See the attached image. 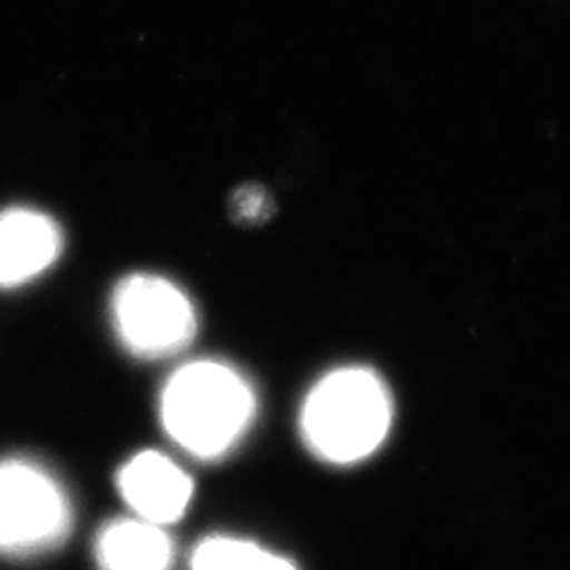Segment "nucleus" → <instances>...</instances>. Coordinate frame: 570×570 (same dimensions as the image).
I'll use <instances>...</instances> for the list:
<instances>
[{"label": "nucleus", "instance_id": "nucleus-1", "mask_svg": "<svg viewBox=\"0 0 570 570\" xmlns=\"http://www.w3.org/2000/svg\"><path fill=\"white\" fill-rule=\"evenodd\" d=\"M257 414V397L240 371L224 362L198 360L178 366L159 395L167 435L198 459L228 454Z\"/></svg>", "mask_w": 570, "mask_h": 570}, {"label": "nucleus", "instance_id": "nucleus-2", "mask_svg": "<svg viewBox=\"0 0 570 570\" xmlns=\"http://www.w3.org/2000/svg\"><path fill=\"white\" fill-rule=\"evenodd\" d=\"M392 423V400L379 373L345 366L326 373L305 397L299 433L326 463L347 466L376 452Z\"/></svg>", "mask_w": 570, "mask_h": 570}, {"label": "nucleus", "instance_id": "nucleus-3", "mask_svg": "<svg viewBox=\"0 0 570 570\" xmlns=\"http://www.w3.org/2000/svg\"><path fill=\"white\" fill-rule=\"evenodd\" d=\"M112 321L119 343L138 360H167L198 333V314L176 283L155 274H131L117 283Z\"/></svg>", "mask_w": 570, "mask_h": 570}, {"label": "nucleus", "instance_id": "nucleus-4", "mask_svg": "<svg viewBox=\"0 0 570 570\" xmlns=\"http://www.w3.org/2000/svg\"><path fill=\"white\" fill-rule=\"evenodd\" d=\"M71 528L65 490L39 463L0 461V551L36 554L60 544Z\"/></svg>", "mask_w": 570, "mask_h": 570}, {"label": "nucleus", "instance_id": "nucleus-5", "mask_svg": "<svg viewBox=\"0 0 570 570\" xmlns=\"http://www.w3.org/2000/svg\"><path fill=\"white\" fill-rule=\"evenodd\" d=\"M121 499L142 521L171 525L186 513L193 499V480L163 452H140L117 473Z\"/></svg>", "mask_w": 570, "mask_h": 570}, {"label": "nucleus", "instance_id": "nucleus-6", "mask_svg": "<svg viewBox=\"0 0 570 570\" xmlns=\"http://www.w3.org/2000/svg\"><path fill=\"white\" fill-rule=\"evenodd\" d=\"M62 253V230L48 214L29 207L0 212V288L39 278Z\"/></svg>", "mask_w": 570, "mask_h": 570}, {"label": "nucleus", "instance_id": "nucleus-7", "mask_svg": "<svg viewBox=\"0 0 570 570\" xmlns=\"http://www.w3.org/2000/svg\"><path fill=\"white\" fill-rule=\"evenodd\" d=\"M96 561L100 570H171L174 542L163 525L117 519L100 530Z\"/></svg>", "mask_w": 570, "mask_h": 570}, {"label": "nucleus", "instance_id": "nucleus-8", "mask_svg": "<svg viewBox=\"0 0 570 570\" xmlns=\"http://www.w3.org/2000/svg\"><path fill=\"white\" fill-rule=\"evenodd\" d=\"M190 570H297L288 559L240 538L203 540L193 551Z\"/></svg>", "mask_w": 570, "mask_h": 570}, {"label": "nucleus", "instance_id": "nucleus-9", "mask_svg": "<svg viewBox=\"0 0 570 570\" xmlns=\"http://www.w3.org/2000/svg\"><path fill=\"white\" fill-rule=\"evenodd\" d=\"M269 195H266L262 188H240L234 195V212L236 217H240L243 222H259L269 214Z\"/></svg>", "mask_w": 570, "mask_h": 570}]
</instances>
